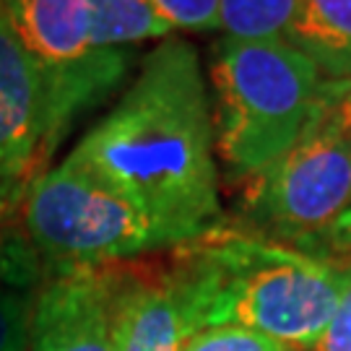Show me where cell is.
Listing matches in <instances>:
<instances>
[{"mask_svg":"<svg viewBox=\"0 0 351 351\" xmlns=\"http://www.w3.org/2000/svg\"><path fill=\"white\" fill-rule=\"evenodd\" d=\"M71 159L136 203L167 245L180 247L219 226L213 114L188 39L167 37L146 55L136 81Z\"/></svg>","mask_w":351,"mask_h":351,"instance_id":"1","label":"cell"},{"mask_svg":"<svg viewBox=\"0 0 351 351\" xmlns=\"http://www.w3.org/2000/svg\"><path fill=\"white\" fill-rule=\"evenodd\" d=\"M169 274L190 333L245 328L310 351L336 313L346 261L219 224L180 245Z\"/></svg>","mask_w":351,"mask_h":351,"instance_id":"2","label":"cell"},{"mask_svg":"<svg viewBox=\"0 0 351 351\" xmlns=\"http://www.w3.org/2000/svg\"><path fill=\"white\" fill-rule=\"evenodd\" d=\"M216 154L247 180L289 151L317 114L323 73L284 39L224 37L211 50Z\"/></svg>","mask_w":351,"mask_h":351,"instance_id":"3","label":"cell"},{"mask_svg":"<svg viewBox=\"0 0 351 351\" xmlns=\"http://www.w3.org/2000/svg\"><path fill=\"white\" fill-rule=\"evenodd\" d=\"M21 221L32 247L58 271L120 263L167 247L164 234L136 203L71 156L29 180Z\"/></svg>","mask_w":351,"mask_h":351,"instance_id":"4","label":"cell"},{"mask_svg":"<svg viewBox=\"0 0 351 351\" xmlns=\"http://www.w3.org/2000/svg\"><path fill=\"white\" fill-rule=\"evenodd\" d=\"M242 208L268 239L310 250L351 208V138L315 114L291 149L245 180Z\"/></svg>","mask_w":351,"mask_h":351,"instance_id":"5","label":"cell"},{"mask_svg":"<svg viewBox=\"0 0 351 351\" xmlns=\"http://www.w3.org/2000/svg\"><path fill=\"white\" fill-rule=\"evenodd\" d=\"M0 8L42 73L52 154L75 117L123 81L128 58L91 45L88 0H0Z\"/></svg>","mask_w":351,"mask_h":351,"instance_id":"6","label":"cell"},{"mask_svg":"<svg viewBox=\"0 0 351 351\" xmlns=\"http://www.w3.org/2000/svg\"><path fill=\"white\" fill-rule=\"evenodd\" d=\"M117 263L60 268L32 307V351H114Z\"/></svg>","mask_w":351,"mask_h":351,"instance_id":"7","label":"cell"},{"mask_svg":"<svg viewBox=\"0 0 351 351\" xmlns=\"http://www.w3.org/2000/svg\"><path fill=\"white\" fill-rule=\"evenodd\" d=\"M47 136L42 73L0 8V180H34L50 156Z\"/></svg>","mask_w":351,"mask_h":351,"instance_id":"8","label":"cell"},{"mask_svg":"<svg viewBox=\"0 0 351 351\" xmlns=\"http://www.w3.org/2000/svg\"><path fill=\"white\" fill-rule=\"evenodd\" d=\"M190 336L169 268L117 263L112 300L114 351H182Z\"/></svg>","mask_w":351,"mask_h":351,"instance_id":"9","label":"cell"},{"mask_svg":"<svg viewBox=\"0 0 351 351\" xmlns=\"http://www.w3.org/2000/svg\"><path fill=\"white\" fill-rule=\"evenodd\" d=\"M284 42L310 58L323 78L351 75V0H297Z\"/></svg>","mask_w":351,"mask_h":351,"instance_id":"10","label":"cell"},{"mask_svg":"<svg viewBox=\"0 0 351 351\" xmlns=\"http://www.w3.org/2000/svg\"><path fill=\"white\" fill-rule=\"evenodd\" d=\"M175 26L154 0H88V34L99 52H117L146 39H167Z\"/></svg>","mask_w":351,"mask_h":351,"instance_id":"11","label":"cell"},{"mask_svg":"<svg viewBox=\"0 0 351 351\" xmlns=\"http://www.w3.org/2000/svg\"><path fill=\"white\" fill-rule=\"evenodd\" d=\"M297 0H219V29L232 39H284Z\"/></svg>","mask_w":351,"mask_h":351,"instance_id":"12","label":"cell"},{"mask_svg":"<svg viewBox=\"0 0 351 351\" xmlns=\"http://www.w3.org/2000/svg\"><path fill=\"white\" fill-rule=\"evenodd\" d=\"M32 330V304L19 287L0 281V351H26Z\"/></svg>","mask_w":351,"mask_h":351,"instance_id":"13","label":"cell"},{"mask_svg":"<svg viewBox=\"0 0 351 351\" xmlns=\"http://www.w3.org/2000/svg\"><path fill=\"white\" fill-rule=\"evenodd\" d=\"M182 351H291L263 333L245 328H206L193 333Z\"/></svg>","mask_w":351,"mask_h":351,"instance_id":"14","label":"cell"},{"mask_svg":"<svg viewBox=\"0 0 351 351\" xmlns=\"http://www.w3.org/2000/svg\"><path fill=\"white\" fill-rule=\"evenodd\" d=\"M175 29L211 32L219 29V0H154Z\"/></svg>","mask_w":351,"mask_h":351,"instance_id":"15","label":"cell"},{"mask_svg":"<svg viewBox=\"0 0 351 351\" xmlns=\"http://www.w3.org/2000/svg\"><path fill=\"white\" fill-rule=\"evenodd\" d=\"M317 117L351 138V75L346 78H323Z\"/></svg>","mask_w":351,"mask_h":351,"instance_id":"16","label":"cell"},{"mask_svg":"<svg viewBox=\"0 0 351 351\" xmlns=\"http://www.w3.org/2000/svg\"><path fill=\"white\" fill-rule=\"evenodd\" d=\"M310 351H351V261H346V281L341 289L336 313Z\"/></svg>","mask_w":351,"mask_h":351,"instance_id":"17","label":"cell"},{"mask_svg":"<svg viewBox=\"0 0 351 351\" xmlns=\"http://www.w3.org/2000/svg\"><path fill=\"white\" fill-rule=\"evenodd\" d=\"M307 252H317V255H330V258H341V261H351V208L343 211L333 221L323 237L315 242Z\"/></svg>","mask_w":351,"mask_h":351,"instance_id":"18","label":"cell"},{"mask_svg":"<svg viewBox=\"0 0 351 351\" xmlns=\"http://www.w3.org/2000/svg\"><path fill=\"white\" fill-rule=\"evenodd\" d=\"M29 182H11V180H0V261L8 252L16 239H11V224L16 208H21L24 201V190Z\"/></svg>","mask_w":351,"mask_h":351,"instance_id":"19","label":"cell"}]
</instances>
